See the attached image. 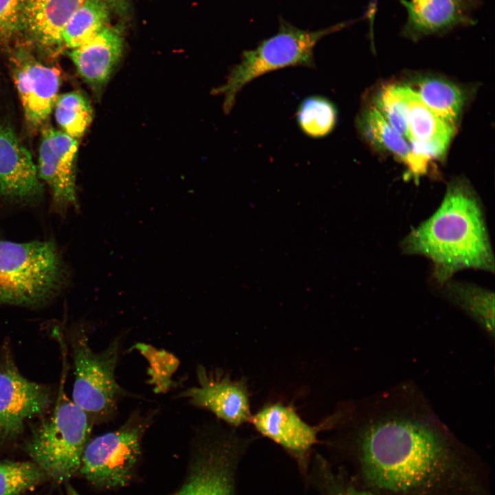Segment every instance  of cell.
<instances>
[{
  "mask_svg": "<svg viewBox=\"0 0 495 495\" xmlns=\"http://www.w3.org/2000/svg\"><path fill=\"white\" fill-rule=\"evenodd\" d=\"M404 252L426 256L434 276L447 283L457 271L494 272V261L479 200L462 179L452 182L436 212L404 239Z\"/></svg>",
  "mask_w": 495,
  "mask_h": 495,
  "instance_id": "1",
  "label": "cell"
},
{
  "mask_svg": "<svg viewBox=\"0 0 495 495\" xmlns=\"http://www.w3.org/2000/svg\"><path fill=\"white\" fill-rule=\"evenodd\" d=\"M359 448L366 478L394 492L423 486L440 472L447 458L439 433L407 418H388L368 426L360 434Z\"/></svg>",
  "mask_w": 495,
  "mask_h": 495,
  "instance_id": "2",
  "label": "cell"
},
{
  "mask_svg": "<svg viewBox=\"0 0 495 495\" xmlns=\"http://www.w3.org/2000/svg\"><path fill=\"white\" fill-rule=\"evenodd\" d=\"M65 265L50 241H0V305L43 306L66 285Z\"/></svg>",
  "mask_w": 495,
  "mask_h": 495,
  "instance_id": "3",
  "label": "cell"
},
{
  "mask_svg": "<svg viewBox=\"0 0 495 495\" xmlns=\"http://www.w3.org/2000/svg\"><path fill=\"white\" fill-rule=\"evenodd\" d=\"M67 362H64L56 403L49 417L32 431L24 450L47 475L58 482L80 469L84 449L94 424L89 416L65 392Z\"/></svg>",
  "mask_w": 495,
  "mask_h": 495,
  "instance_id": "4",
  "label": "cell"
},
{
  "mask_svg": "<svg viewBox=\"0 0 495 495\" xmlns=\"http://www.w3.org/2000/svg\"><path fill=\"white\" fill-rule=\"evenodd\" d=\"M71 346L74 366L73 402L94 424L111 420L126 394L116 377L121 336L115 338L102 351H95L87 335L80 331L72 337Z\"/></svg>",
  "mask_w": 495,
  "mask_h": 495,
  "instance_id": "5",
  "label": "cell"
},
{
  "mask_svg": "<svg viewBox=\"0 0 495 495\" xmlns=\"http://www.w3.org/2000/svg\"><path fill=\"white\" fill-rule=\"evenodd\" d=\"M329 32V30L305 32L285 28L255 49L245 51L240 62L230 69L226 82L212 91L223 96L225 113L232 111L242 89L261 76L287 67L313 68L314 46Z\"/></svg>",
  "mask_w": 495,
  "mask_h": 495,
  "instance_id": "6",
  "label": "cell"
},
{
  "mask_svg": "<svg viewBox=\"0 0 495 495\" xmlns=\"http://www.w3.org/2000/svg\"><path fill=\"white\" fill-rule=\"evenodd\" d=\"M154 417V412L136 410L116 430L89 441L81 458V474L101 487L126 485L140 458L142 437Z\"/></svg>",
  "mask_w": 495,
  "mask_h": 495,
  "instance_id": "7",
  "label": "cell"
},
{
  "mask_svg": "<svg viewBox=\"0 0 495 495\" xmlns=\"http://www.w3.org/2000/svg\"><path fill=\"white\" fill-rule=\"evenodd\" d=\"M219 422L198 429L188 477L172 495H234V472L247 440Z\"/></svg>",
  "mask_w": 495,
  "mask_h": 495,
  "instance_id": "8",
  "label": "cell"
},
{
  "mask_svg": "<svg viewBox=\"0 0 495 495\" xmlns=\"http://www.w3.org/2000/svg\"><path fill=\"white\" fill-rule=\"evenodd\" d=\"M197 384L179 395L196 408L212 413L227 426L236 428L250 423L252 412L248 380L232 379L219 368H207L198 365Z\"/></svg>",
  "mask_w": 495,
  "mask_h": 495,
  "instance_id": "9",
  "label": "cell"
},
{
  "mask_svg": "<svg viewBox=\"0 0 495 495\" xmlns=\"http://www.w3.org/2000/svg\"><path fill=\"white\" fill-rule=\"evenodd\" d=\"M51 404L50 388L22 375L6 350L0 362V439L16 437L28 420L42 415Z\"/></svg>",
  "mask_w": 495,
  "mask_h": 495,
  "instance_id": "10",
  "label": "cell"
},
{
  "mask_svg": "<svg viewBox=\"0 0 495 495\" xmlns=\"http://www.w3.org/2000/svg\"><path fill=\"white\" fill-rule=\"evenodd\" d=\"M10 65L26 120L33 126L43 124L58 97L60 70L42 63L23 50L12 54Z\"/></svg>",
  "mask_w": 495,
  "mask_h": 495,
  "instance_id": "11",
  "label": "cell"
},
{
  "mask_svg": "<svg viewBox=\"0 0 495 495\" xmlns=\"http://www.w3.org/2000/svg\"><path fill=\"white\" fill-rule=\"evenodd\" d=\"M78 142L62 131H42L37 172L51 189L54 205L60 208L78 206L76 162Z\"/></svg>",
  "mask_w": 495,
  "mask_h": 495,
  "instance_id": "12",
  "label": "cell"
},
{
  "mask_svg": "<svg viewBox=\"0 0 495 495\" xmlns=\"http://www.w3.org/2000/svg\"><path fill=\"white\" fill-rule=\"evenodd\" d=\"M333 417L311 426L305 421L292 404L281 402H270L252 414L250 423L263 436L273 441L305 463L318 433L332 424Z\"/></svg>",
  "mask_w": 495,
  "mask_h": 495,
  "instance_id": "13",
  "label": "cell"
},
{
  "mask_svg": "<svg viewBox=\"0 0 495 495\" xmlns=\"http://www.w3.org/2000/svg\"><path fill=\"white\" fill-rule=\"evenodd\" d=\"M32 155L13 130L0 123V195L16 202H33L43 195Z\"/></svg>",
  "mask_w": 495,
  "mask_h": 495,
  "instance_id": "14",
  "label": "cell"
},
{
  "mask_svg": "<svg viewBox=\"0 0 495 495\" xmlns=\"http://www.w3.org/2000/svg\"><path fill=\"white\" fill-rule=\"evenodd\" d=\"M85 1L27 0L20 19L19 34L44 50L61 48L64 29Z\"/></svg>",
  "mask_w": 495,
  "mask_h": 495,
  "instance_id": "15",
  "label": "cell"
},
{
  "mask_svg": "<svg viewBox=\"0 0 495 495\" xmlns=\"http://www.w3.org/2000/svg\"><path fill=\"white\" fill-rule=\"evenodd\" d=\"M123 50L120 31L107 25L93 39L69 54L80 76L99 97L108 83Z\"/></svg>",
  "mask_w": 495,
  "mask_h": 495,
  "instance_id": "16",
  "label": "cell"
},
{
  "mask_svg": "<svg viewBox=\"0 0 495 495\" xmlns=\"http://www.w3.org/2000/svg\"><path fill=\"white\" fill-rule=\"evenodd\" d=\"M399 89L406 105L410 140L450 143L455 127L434 114L413 89L399 85Z\"/></svg>",
  "mask_w": 495,
  "mask_h": 495,
  "instance_id": "17",
  "label": "cell"
},
{
  "mask_svg": "<svg viewBox=\"0 0 495 495\" xmlns=\"http://www.w3.org/2000/svg\"><path fill=\"white\" fill-rule=\"evenodd\" d=\"M414 90L434 114L455 127L465 102L459 87L443 78H425L417 82Z\"/></svg>",
  "mask_w": 495,
  "mask_h": 495,
  "instance_id": "18",
  "label": "cell"
},
{
  "mask_svg": "<svg viewBox=\"0 0 495 495\" xmlns=\"http://www.w3.org/2000/svg\"><path fill=\"white\" fill-rule=\"evenodd\" d=\"M413 30L422 34L439 32L461 18L456 0H409L404 1Z\"/></svg>",
  "mask_w": 495,
  "mask_h": 495,
  "instance_id": "19",
  "label": "cell"
},
{
  "mask_svg": "<svg viewBox=\"0 0 495 495\" xmlns=\"http://www.w3.org/2000/svg\"><path fill=\"white\" fill-rule=\"evenodd\" d=\"M110 8L104 0H85L64 29L63 46L72 50L96 37L107 25Z\"/></svg>",
  "mask_w": 495,
  "mask_h": 495,
  "instance_id": "20",
  "label": "cell"
},
{
  "mask_svg": "<svg viewBox=\"0 0 495 495\" xmlns=\"http://www.w3.org/2000/svg\"><path fill=\"white\" fill-rule=\"evenodd\" d=\"M358 126L363 137L374 146L391 153L408 166L412 157L409 143L375 106L362 111L358 119Z\"/></svg>",
  "mask_w": 495,
  "mask_h": 495,
  "instance_id": "21",
  "label": "cell"
},
{
  "mask_svg": "<svg viewBox=\"0 0 495 495\" xmlns=\"http://www.w3.org/2000/svg\"><path fill=\"white\" fill-rule=\"evenodd\" d=\"M54 108L56 122L62 131L75 139L86 133L93 120L91 104L79 91L58 96Z\"/></svg>",
  "mask_w": 495,
  "mask_h": 495,
  "instance_id": "22",
  "label": "cell"
},
{
  "mask_svg": "<svg viewBox=\"0 0 495 495\" xmlns=\"http://www.w3.org/2000/svg\"><path fill=\"white\" fill-rule=\"evenodd\" d=\"M296 117L303 133L309 138H322L334 129L338 113L331 100L324 96L314 95L301 101Z\"/></svg>",
  "mask_w": 495,
  "mask_h": 495,
  "instance_id": "23",
  "label": "cell"
},
{
  "mask_svg": "<svg viewBox=\"0 0 495 495\" xmlns=\"http://www.w3.org/2000/svg\"><path fill=\"white\" fill-rule=\"evenodd\" d=\"M448 297L465 309L489 331H494V296L493 292L478 287L456 282L446 285Z\"/></svg>",
  "mask_w": 495,
  "mask_h": 495,
  "instance_id": "24",
  "label": "cell"
},
{
  "mask_svg": "<svg viewBox=\"0 0 495 495\" xmlns=\"http://www.w3.org/2000/svg\"><path fill=\"white\" fill-rule=\"evenodd\" d=\"M47 477L34 462L0 461V495H19L33 489Z\"/></svg>",
  "mask_w": 495,
  "mask_h": 495,
  "instance_id": "25",
  "label": "cell"
},
{
  "mask_svg": "<svg viewBox=\"0 0 495 495\" xmlns=\"http://www.w3.org/2000/svg\"><path fill=\"white\" fill-rule=\"evenodd\" d=\"M375 107L395 131L406 140H410L406 105L399 85L384 87L378 94Z\"/></svg>",
  "mask_w": 495,
  "mask_h": 495,
  "instance_id": "26",
  "label": "cell"
},
{
  "mask_svg": "<svg viewBox=\"0 0 495 495\" xmlns=\"http://www.w3.org/2000/svg\"><path fill=\"white\" fill-rule=\"evenodd\" d=\"M27 0H0V41L19 34L21 14Z\"/></svg>",
  "mask_w": 495,
  "mask_h": 495,
  "instance_id": "27",
  "label": "cell"
},
{
  "mask_svg": "<svg viewBox=\"0 0 495 495\" xmlns=\"http://www.w3.org/2000/svg\"><path fill=\"white\" fill-rule=\"evenodd\" d=\"M111 8L122 12L126 9V0H104Z\"/></svg>",
  "mask_w": 495,
  "mask_h": 495,
  "instance_id": "28",
  "label": "cell"
},
{
  "mask_svg": "<svg viewBox=\"0 0 495 495\" xmlns=\"http://www.w3.org/2000/svg\"><path fill=\"white\" fill-rule=\"evenodd\" d=\"M338 495H373L369 492L349 490Z\"/></svg>",
  "mask_w": 495,
  "mask_h": 495,
  "instance_id": "29",
  "label": "cell"
},
{
  "mask_svg": "<svg viewBox=\"0 0 495 495\" xmlns=\"http://www.w3.org/2000/svg\"><path fill=\"white\" fill-rule=\"evenodd\" d=\"M67 490L68 495H79V494L71 485H67Z\"/></svg>",
  "mask_w": 495,
  "mask_h": 495,
  "instance_id": "30",
  "label": "cell"
}]
</instances>
